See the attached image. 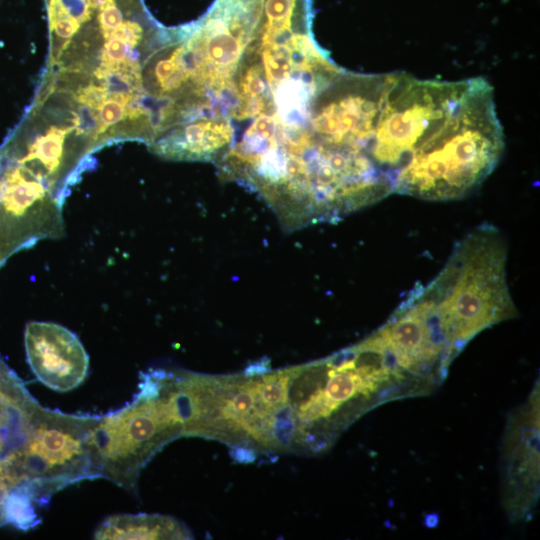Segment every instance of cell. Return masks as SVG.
Masks as SVG:
<instances>
[{
    "label": "cell",
    "instance_id": "cell-1",
    "mask_svg": "<svg viewBox=\"0 0 540 540\" xmlns=\"http://www.w3.org/2000/svg\"><path fill=\"white\" fill-rule=\"evenodd\" d=\"M287 372L285 412L294 428L292 451L307 454L328 450L349 425L374 407L433 390L403 367L375 332Z\"/></svg>",
    "mask_w": 540,
    "mask_h": 540
},
{
    "label": "cell",
    "instance_id": "cell-2",
    "mask_svg": "<svg viewBox=\"0 0 540 540\" xmlns=\"http://www.w3.org/2000/svg\"><path fill=\"white\" fill-rule=\"evenodd\" d=\"M506 264L502 233L484 223L457 242L433 280L419 286L430 312L458 353L483 330L518 315Z\"/></svg>",
    "mask_w": 540,
    "mask_h": 540
},
{
    "label": "cell",
    "instance_id": "cell-3",
    "mask_svg": "<svg viewBox=\"0 0 540 540\" xmlns=\"http://www.w3.org/2000/svg\"><path fill=\"white\" fill-rule=\"evenodd\" d=\"M503 149L492 88L484 79L473 78L458 109L411 172L401 194L432 201L463 198L493 171Z\"/></svg>",
    "mask_w": 540,
    "mask_h": 540
},
{
    "label": "cell",
    "instance_id": "cell-4",
    "mask_svg": "<svg viewBox=\"0 0 540 540\" xmlns=\"http://www.w3.org/2000/svg\"><path fill=\"white\" fill-rule=\"evenodd\" d=\"M162 369L142 373L126 406L99 416L94 430L100 478L136 493L140 471L169 441L184 436Z\"/></svg>",
    "mask_w": 540,
    "mask_h": 540
},
{
    "label": "cell",
    "instance_id": "cell-5",
    "mask_svg": "<svg viewBox=\"0 0 540 540\" xmlns=\"http://www.w3.org/2000/svg\"><path fill=\"white\" fill-rule=\"evenodd\" d=\"M98 420L40 404L26 418L23 439L11 455L44 504L68 485L100 478L94 443Z\"/></svg>",
    "mask_w": 540,
    "mask_h": 540
},
{
    "label": "cell",
    "instance_id": "cell-6",
    "mask_svg": "<svg viewBox=\"0 0 540 540\" xmlns=\"http://www.w3.org/2000/svg\"><path fill=\"white\" fill-rule=\"evenodd\" d=\"M503 504L510 519L526 520L539 497V386L510 416L501 454Z\"/></svg>",
    "mask_w": 540,
    "mask_h": 540
},
{
    "label": "cell",
    "instance_id": "cell-7",
    "mask_svg": "<svg viewBox=\"0 0 540 540\" xmlns=\"http://www.w3.org/2000/svg\"><path fill=\"white\" fill-rule=\"evenodd\" d=\"M24 341L31 370L45 386L66 392L85 380L89 357L69 329L52 322L32 321L26 325Z\"/></svg>",
    "mask_w": 540,
    "mask_h": 540
},
{
    "label": "cell",
    "instance_id": "cell-8",
    "mask_svg": "<svg viewBox=\"0 0 540 540\" xmlns=\"http://www.w3.org/2000/svg\"><path fill=\"white\" fill-rule=\"evenodd\" d=\"M190 530L179 520L160 514H118L104 520L94 539H190Z\"/></svg>",
    "mask_w": 540,
    "mask_h": 540
},
{
    "label": "cell",
    "instance_id": "cell-9",
    "mask_svg": "<svg viewBox=\"0 0 540 540\" xmlns=\"http://www.w3.org/2000/svg\"><path fill=\"white\" fill-rule=\"evenodd\" d=\"M71 130L72 128L61 129L55 126L50 127L44 135L37 137L36 140L29 144L27 152L23 155L7 147L4 148L16 155L26 159H32L40 164L47 178L54 186L57 180L56 175L63 160L65 137Z\"/></svg>",
    "mask_w": 540,
    "mask_h": 540
},
{
    "label": "cell",
    "instance_id": "cell-10",
    "mask_svg": "<svg viewBox=\"0 0 540 540\" xmlns=\"http://www.w3.org/2000/svg\"><path fill=\"white\" fill-rule=\"evenodd\" d=\"M0 397L25 416H29L39 405L25 388L22 381L1 359Z\"/></svg>",
    "mask_w": 540,
    "mask_h": 540
},
{
    "label": "cell",
    "instance_id": "cell-11",
    "mask_svg": "<svg viewBox=\"0 0 540 540\" xmlns=\"http://www.w3.org/2000/svg\"><path fill=\"white\" fill-rule=\"evenodd\" d=\"M11 453L0 460V527L10 522L13 499L26 481Z\"/></svg>",
    "mask_w": 540,
    "mask_h": 540
},
{
    "label": "cell",
    "instance_id": "cell-12",
    "mask_svg": "<svg viewBox=\"0 0 540 540\" xmlns=\"http://www.w3.org/2000/svg\"><path fill=\"white\" fill-rule=\"evenodd\" d=\"M132 98L110 96L100 106L99 126L96 135L103 133L106 129L120 122L126 115V105Z\"/></svg>",
    "mask_w": 540,
    "mask_h": 540
},
{
    "label": "cell",
    "instance_id": "cell-13",
    "mask_svg": "<svg viewBox=\"0 0 540 540\" xmlns=\"http://www.w3.org/2000/svg\"><path fill=\"white\" fill-rule=\"evenodd\" d=\"M98 21L104 38L123 22V16L114 0H103L99 6Z\"/></svg>",
    "mask_w": 540,
    "mask_h": 540
},
{
    "label": "cell",
    "instance_id": "cell-14",
    "mask_svg": "<svg viewBox=\"0 0 540 540\" xmlns=\"http://www.w3.org/2000/svg\"><path fill=\"white\" fill-rule=\"evenodd\" d=\"M106 40L102 52V63L109 65L123 63L133 48L119 38L111 37Z\"/></svg>",
    "mask_w": 540,
    "mask_h": 540
},
{
    "label": "cell",
    "instance_id": "cell-15",
    "mask_svg": "<svg viewBox=\"0 0 540 540\" xmlns=\"http://www.w3.org/2000/svg\"><path fill=\"white\" fill-rule=\"evenodd\" d=\"M25 423L11 428H0V460L6 458L21 443L24 436Z\"/></svg>",
    "mask_w": 540,
    "mask_h": 540
},
{
    "label": "cell",
    "instance_id": "cell-16",
    "mask_svg": "<svg viewBox=\"0 0 540 540\" xmlns=\"http://www.w3.org/2000/svg\"><path fill=\"white\" fill-rule=\"evenodd\" d=\"M109 97L104 86L90 84L82 88L77 94V100L92 110H98Z\"/></svg>",
    "mask_w": 540,
    "mask_h": 540
},
{
    "label": "cell",
    "instance_id": "cell-17",
    "mask_svg": "<svg viewBox=\"0 0 540 540\" xmlns=\"http://www.w3.org/2000/svg\"><path fill=\"white\" fill-rule=\"evenodd\" d=\"M111 37L119 38L126 42L131 48H134L141 40L142 28L136 22L124 21L118 27L110 31L105 39Z\"/></svg>",
    "mask_w": 540,
    "mask_h": 540
},
{
    "label": "cell",
    "instance_id": "cell-18",
    "mask_svg": "<svg viewBox=\"0 0 540 540\" xmlns=\"http://www.w3.org/2000/svg\"><path fill=\"white\" fill-rule=\"evenodd\" d=\"M50 28L58 37L69 39L78 31L80 23L69 13H65L51 21Z\"/></svg>",
    "mask_w": 540,
    "mask_h": 540
},
{
    "label": "cell",
    "instance_id": "cell-19",
    "mask_svg": "<svg viewBox=\"0 0 540 540\" xmlns=\"http://www.w3.org/2000/svg\"><path fill=\"white\" fill-rule=\"evenodd\" d=\"M27 417L0 397V428L23 425Z\"/></svg>",
    "mask_w": 540,
    "mask_h": 540
},
{
    "label": "cell",
    "instance_id": "cell-20",
    "mask_svg": "<svg viewBox=\"0 0 540 540\" xmlns=\"http://www.w3.org/2000/svg\"><path fill=\"white\" fill-rule=\"evenodd\" d=\"M97 118L92 109L82 105L79 113L75 116L74 127L77 134H90L97 126Z\"/></svg>",
    "mask_w": 540,
    "mask_h": 540
},
{
    "label": "cell",
    "instance_id": "cell-21",
    "mask_svg": "<svg viewBox=\"0 0 540 540\" xmlns=\"http://www.w3.org/2000/svg\"><path fill=\"white\" fill-rule=\"evenodd\" d=\"M70 16L79 23L86 22L91 18L92 7L86 0H61Z\"/></svg>",
    "mask_w": 540,
    "mask_h": 540
},
{
    "label": "cell",
    "instance_id": "cell-22",
    "mask_svg": "<svg viewBox=\"0 0 540 540\" xmlns=\"http://www.w3.org/2000/svg\"><path fill=\"white\" fill-rule=\"evenodd\" d=\"M1 266H2V265H1V263H0V267H1Z\"/></svg>",
    "mask_w": 540,
    "mask_h": 540
}]
</instances>
